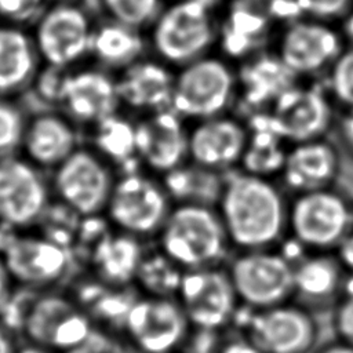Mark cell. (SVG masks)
<instances>
[{"label":"cell","mask_w":353,"mask_h":353,"mask_svg":"<svg viewBox=\"0 0 353 353\" xmlns=\"http://www.w3.org/2000/svg\"><path fill=\"white\" fill-rule=\"evenodd\" d=\"M288 203L273 178L226 174L215 207L233 251L279 248L288 237Z\"/></svg>","instance_id":"cell-1"},{"label":"cell","mask_w":353,"mask_h":353,"mask_svg":"<svg viewBox=\"0 0 353 353\" xmlns=\"http://www.w3.org/2000/svg\"><path fill=\"white\" fill-rule=\"evenodd\" d=\"M154 245L183 272L226 265L233 247L215 205L175 203Z\"/></svg>","instance_id":"cell-2"},{"label":"cell","mask_w":353,"mask_h":353,"mask_svg":"<svg viewBox=\"0 0 353 353\" xmlns=\"http://www.w3.org/2000/svg\"><path fill=\"white\" fill-rule=\"evenodd\" d=\"M214 0H167L146 32L149 52L179 69L216 51L219 25Z\"/></svg>","instance_id":"cell-3"},{"label":"cell","mask_w":353,"mask_h":353,"mask_svg":"<svg viewBox=\"0 0 353 353\" xmlns=\"http://www.w3.org/2000/svg\"><path fill=\"white\" fill-rule=\"evenodd\" d=\"M239 102L237 63L214 51L179 69L171 109L194 123L233 112Z\"/></svg>","instance_id":"cell-4"},{"label":"cell","mask_w":353,"mask_h":353,"mask_svg":"<svg viewBox=\"0 0 353 353\" xmlns=\"http://www.w3.org/2000/svg\"><path fill=\"white\" fill-rule=\"evenodd\" d=\"M98 18L85 0L50 1L29 28L43 65L68 70L90 62Z\"/></svg>","instance_id":"cell-5"},{"label":"cell","mask_w":353,"mask_h":353,"mask_svg":"<svg viewBox=\"0 0 353 353\" xmlns=\"http://www.w3.org/2000/svg\"><path fill=\"white\" fill-rule=\"evenodd\" d=\"M0 255L17 287L58 288L74 265V251L39 228L11 230L0 226Z\"/></svg>","instance_id":"cell-6"},{"label":"cell","mask_w":353,"mask_h":353,"mask_svg":"<svg viewBox=\"0 0 353 353\" xmlns=\"http://www.w3.org/2000/svg\"><path fill=\"white\" fill-rule=\"evenodd\" d=\"M172 205L163 181L138 168L117 175L103 218L117 232L154 243Z\"/></svg>","instance_id":"cell-7"},{"label":"cell","mask_w":353,"mask_h":353,"mask_svg":"<svg viewBox=\"0 0 353 353\" xmlns=\"http://www.w3.org/2000/svg\"><path fill=\"white\" fill-rule=\"evenodd\" d=\"M97 331L88 313L70 292L52 288L34 292L19 335L57 353H72L92 341Z\"/></svg>","instance_id":"cell-8"},{"label":"cell","mask_w":353,"mask_h":353,"mask_svg":"<svg viewBox=\"0 0 353 353\" xmlns=\"http://www.w3.org/2000/svg\"><path fill=\"white\" fill-rule=\"evenodd\" d=\"M352 200L338 188L292 194L288 239L303 252H331L352 230Z\"/></svg>","instance_id":"cell-9"},{"label":"cell","mask_w":353,"mask_h":353,"mask_svg":"<svg viewBox=\"0 0 353 353\" xmlns=\"http://www.w3.org/2000/svg\"><path fill=\"white\" fill-rule=\"evenodd\" d=\"M117 175L87 143L79 146L48 174L54 201L80 219L103 216Z\"/></svg>","instance_id":"cell-10"},{"label":"cell","mask_w":353,"mask_h":353,"mask_svg":"<svg viewBox=\"0 0 353 353\" xmlns=\"http://www.w3.org/2000/svg\"><path fill=\"white\" fill-rule=\"evenodd\" d=\"M241 306L265 309L294 296V261L280 248L234 251L226 262Z\"/></svg>","instance_id":"cell-11"},{"label":"cell","mask_w":353,"mask_h":353,"mask_svg":"<svg viewBox=\"0 0 353 353\" xmlns=\"http://www.w3.org/2000/svg\"><path fill=\"white\" fill-rule=\"evenodd\" d=\"M192 332L193 327L176 298L138 292L120 334L135 353H175L185 349Z\"/></svg>","instance_id":"cell-12"},{"label":"cell","mask_w":353,"mask_h":353,"mask_svg":"<svg viewBox=\"0 0 353 353\" xmlns=\"http://www.w3.org/2000/svg\"><path fill=\"white\" fill-rule=\"evenodd\" d=\"M345 48L336 23L299 15L280 28L273 51L296 79L314 80L328 73Z\"/></svg>","instance_id":"cell-13"},{"label":"cell","mask_w":353,"mask_h":353,"mask_svg":"<svg viewBox=\"0 0 353 353\" xmlns=\"http://www.w3.org/2000/svg\"><path fill=\"white\" fill-rule=\"evenodd\" d=\"M245 317H236L240 332L262 353H313L319 339L314 312L288 301L265 309L244 307Z\"/></svg>","instance_id":"cell-14"},{"label":"cell","mask_w":353,"mask_h":353,"mask_svg":"<svg viewBox=\"0 0 353 353\" xmlns=\"http://www.w3.org/2000/svg\"><path fill=\"white\" fill-rule=\"evenodd\" d=\"M54 203L50 176L21 154L0 160V226L37 229Z\"/></svg>","instance_id":"cell-15"},{"label":"cell","mask_w":353,"mask_h":353,"mask_svg":"<svg viewBox=\"0 0 353 353\" xmlns=\"http://www.w3.org/2000/svg\"><path fill=\"white\" fill-rule=\"evenodd\" d=\"M336 103L327 85L298 80L269 108L273 128L291 145L325 138L336 124Z\"/></svg>","instance_id":"cell-16"},{"label":"cell","mask_w":353,"mask_h":353,"mask_svg":"<svg viewBox=\"0 0 353 353\" xmlns=\"http://www.w3.org/2000/svg\"><path fill=\"white\" fill-rule=\"evenodd\" d=\"M175 298L193 330L200 331L226 330L241 307L226 265L183 272Z\"/></svg>","instance_id":"cell-17"},{"label":"cell","mask_w":353,"mask_h":353,"mask_svg":"<svg viewBox=\"0 0 353 353\" xmlns=\"http://www.w3.org/2000/svg\"><path fill=\"white\" fill-rule=\"evenodd\" d=\"M55 109L84 132L99 120L121 110L116 74L92 62L65 70Z\"/></svg>","instance_id":"cell-18"},{"label":"cell","mask_w":353,"mask_h":353,"mask_svg":"<svg viewBox=\"0 0 353 353\" xmlns=\"http://www.w3.org/2000/svg\"><path fill=\"white\" fill-rule=\"evenodd\" d=\"M250 138L244 116L234 112L189 124V161L226 175L240 168Z\"/></svg>","instance_id":"cell-19"},{"label":"cell","mask_w":353,"mask_h":353,"mask_svg":"<svg viewBox=\"0 0 353 353\" xmlns=\"http://www.w3.org/2000/svg\"><path fill=\"white\" fill-rule=\"evenodd\" d=\"M189 124L172 109L135 117L137 157L141 168L161 178L186 164Z\"/></svg>","instance_id":"cell-20"},{"label":"cell","mask_w":353,"mask_h":353,"mask_svg":"<svg viewBox=\"0 0 353 353\" xmlns=\"http://www.w3.org/2000/svg\"><path fill=\"white\" fill-rule=\"evenodd\" d=\"M84 143V132L65 113L46 108L29 113L19 154L50 174Z\"/></svg>","instance_id":"cell-21"},{"label":"cell","mask_w":353,"mask_h":353,"mask_svg":"<svg viewBox=\"0 0 353 353\" xmlns=\"http://www.w3.org/2000/svg\"><path fill=\"white\" fill-rule=\"evenodd\" d=\"M116 84L121 110L141 117L171 109L175 69L148 54L117 73Z\"/></svg>","instance_id":"cell-22"},{"label":"cell","mask_w":353,"mask_h":353,"mask_svg":"<svg viewBox=\"0 0 353 353\" xmlns=\"http://www.w3.org/2000/svg\"><path fill=\"white\" fill-rule=\"evenodd\" d=\"M150 244L108 225L85 248L88 274L109 287H134L139 265Z\"/></svg>","instance_id":"cell-23"},{"label":"cell","mask_w":353,"mask_h":353,"mask_svg":"<svg viewBox=\"0 0 353 353\" xmlns=\"http://www.w3.org/2000/svg\"><path fill=\"white\" fill-rule=\"evenodd\" d=\"M341 168V150L325 137L291 143L280 179L292 194H298L335 186Z\"/></svg>","instance_id":"cell-24"},{"label":"cell","mask_w":353,"mask_h":353,"mask_svg":"<svg viewBox=\"0 0 353 353\" xmlns=\"http://www.w3.org/2000/svg\"><path fill=\"white\" fill-rule=\"evenodd\" d=\"M346 277L334 251L303 252L294 261L292 301L312 312L332 309L345 294Z\"/></svg>","instance_id":"cell-25"},{"label":"cell","mask_w":353,"mask_h":353,"mask_svg":"<svg viewBox=\"0 0 353 353\" xmlns=\"http://www.w3.org/2000/svg\"><path fill=\"white\" fill-rule=\"evenodd\" d=\"M43 66L30 29L0 22V97L19 99Z\"/></svg>","instance_id":"cell-26"},{"label":"cell","mask_w":353,"mask_h":353,"mask_svg":"<svg viewBox=\"0 0 353 353\" xmlns=\"http://www.w3.org/2000/svg\"><path fill=\"white\" fill-rule=\"evenodd\" d=\"M239 103L251 113L268 112L296 79L274 51H259L237 63Z\"/></svg>","instance_id":"cell-27"},{"label":"cell","mask_w":353,"mask_h":353,"mask_svg":"<svg viewBox=\"0 0 353 353\" xmlns=\"http://www.w3.org/2000/svg\"><path fill=\"white\" fill-rule=\"evenodd\" d=\"M149 52L146 33L110 19L98 18L90 50V62L120 73Z\"/></svg>","instance_id":"cell-28"},{"label":"cell","mask_w":353,"mask_h":353,"mask_svg":"<svg viewBox=\"0 0 353 353\" xmlns=\"http://www.w3.org/2000/svg\"><path fill=\"white\" fill-rule=\"evenodd\" d=\"M84 143L103 157L117 174L141 168L137 157L135 117L123 110L85 130Z\"/></svg>","instance_id":"cell-29"},{"label":"cell","mask_w":353,"mask_h":353,"mask_svg":"<svg viewBox=\"0 0 353 353\" xmlns=\"http://www.w3.org/2000/svg\"><path fill=\"white\" fill-rule=\"evenodd\" d=\"M245 120L250 138L239 170L266 178L280 176L290 143L273 128L266 112L252 113Z\"/></svg>","instance_id":"cell-30"},{"label":"cell","mask_w":353,"mask_h":353,"mask_svg":"<svg viewBox=\"0 0 353 353\" xmlns=\"http://www.w3.org/2000/svg\"><path fill=\"white\" fill-rule=\"evenodd\" d=\"M225 175L201 168L190 161L161 176L172 203L216 205Z\"/></svg>","instance_id":"cell-31"},{"label":"cell","mask_w":353,"mask_h":353,"mask_svg":"<svg viewBox=\"0 0 353 353\" xmlns=\"http://www.w3.org/2000/svg\"><path fill=\"white\" fill-rule=\"evenodd\" d=\"M183 270L152 243L139 265L134 288L139 294L176 296Z\"/></svg>","instance_id":"cell-32"},{"label":"cell","mask_w":353,"mask_h":353,"mask_svg":"<svg viewBox=\"0 0 353 353\" xmlns=\"http://www.w3.org/2000/svg\"><path fill=\"white\" fill-rule=\"evenodd\" d=\"M167 0H91L99 18L148 32Z\"/></svg>","instance_id":"cell-33"},{"label":"cell","mask_w":353,"mask_h":353,"mask_svg":"<svg viewBox=\"0 0 353 353\" xmlns=\"http://www.w3.org/2000/svg\"><path fill=\"white\" fill-rule=\"evenodd\" d=\"M28 117L19 99L0 97V160L19 154Z\"/></svg>","instance_id":"cell-34"},{"label":"cell","mask_w":353,"mask_h":353,"mask_svg":"<svg viewBox=\"0 0 353 353\" xmlns=\"http://www.w3.org/2000/svg\"><path fill=\"white\" fill-rule=\"evenodd\" d=\"M327 88L341 110L353 109V46H346L325 74Z\"/></svg>","instance_id":"cell-35"},{"label":"cell","mask_w":353,"mask_h":353,"mask_svg":"<svg viewBox=\"0 0 353 353\" xmlns=\"http://www.w3.org/2000/svg\"><path fill=\"white\" fill-rule=\"evenodd\" d=\"M47 4V0H0V22L30 28Z\"/></svg>","instance_id":"cell-36"},{"label":"cell","mask_w":353,"mask_h":353,"mask_svg":"<svg viewBox=\"0 0 353 353\" xmlns=\"http://www.w3.org/2000/svg\"><path fill=\"white\" fill-rule=\"evenodd\" d=\"M299 15L338 23L352 8L353 0H294Z\"/></svg>","instance_id":"cell-37"},{"label":"cell","mask_w":353,"mask_h":353,"mask_svg":"<svg viewBox=\"0 0 353 353\" xmlns=\"http://www.w3.org/2000/svg\"><path fill=\"white\" fill-rule=\"evenodd\" d=\"M331 324L335 338L353 346V294L343 295L332 307Z\"/></svg>","instance_id":"cell-38"},{"label":"cell","mask_w":353,"mask_h":353,"mask_svg":"<svg viewBox=\"0 0 353 353\" xmlns=\"http://www.w3.org/2000/svg\"><path fill=\"white\" fill-rule=\"evenodd\" d=\"M334 130L336 131L342 149L353 159V109L341 110Z\"/></svg>","instance_id":"cell-39"},{"label":"cell","mask_w":353,"mask_h":353,"mask_svg":"<svg viewBox=\"0 0 353 353\" xmlns=\"http://www.w3.org/2000/svg\"><path fill=\"white\" fill-rule=\"evenodd\" d=\"M216 353H262L248 338L241 334L223 338Z\"/></svg>","instance_id":"cell-40"},{"label":"cell","mask_w":353,"mask_h":353,"mask_svg":"<svg viewBox=\"0 0 353 353\" xmlns=\"http://www.w3.org/2000/svg\"><path fill=\"white\" fill-rule=\"evenodd\" d=\"M334 254L342 265L343 270L347 274H353V230H350L342 239V241L334 250Z\"/></svg>","instance_id":"cell-41"},{"label":"cell","mask_w":353,"mask_h":353,"mask_svg":"<svg viewBox=\"0 0 353 353\" xmlns=\"http://www.w3.org/2000/svg\"><path fill=\"white\" fill-rule=\"evenodd\" d=\"M14 288H15V284H14L12 279L10 277V273H8V270L4 265V261L0 255V309L8 299V296L14 291Z\"/></svg>","instance_id":"cell-42"},{"label":"cell","mask_w":353,"mask_h":353,"mask_svg":"<svg viewBox=\"0 0 353 353\" xmlns=\"http://www.w3.org/2000/svg\"><path fill=\"white\" fill-rule=\"evenodd\" d=\"M18 346L17 335L0 323V353H17Z\"/></svg>","instance_id":"cell-43"},{"label":"cell","mask_w":353,"mask_h":353,"mask_svg":"<svg viewBox=\"0 0 353 353\" xmlns=\"http://www.w3.org/2000/svg\"><path fill=\"white\" fill-rule=\"evenodd\" d=\"M313 353H353V346L335 338L317 347Z\"/></svg>","instance_id":"cell-44"},{"label":"cell","mask_w":353,"mask_h":353,"mask_svg":"<svg viewBox=\"0 0 353 353\" xmlns=\"http://www.w3.org/2000/svg\"><path fill=\"white\" fill-rule=\"evenodd\" d=\"M336 25L346 41V46H353V8Z\"/></svg>","instance_id":"cell-45"},{"label":"cell","mask_w":353,"mask_h":353,"mask_svg":"<svg viewBox=\"0 0 353 353\" xmlns=\"http://www.w3.org/2000/svg\"><path fill=\"white\" fill-rule=\"evenodd\" d=\"M17 353H57V352H54L52 349L46 347V346H43V345L23 341V343L18 346Z\"/></svg>","instance_id":"cell-46"},{"label":"cell","mask_w":353,"mask_h":353,"mask_svg":"<svg viewBox=\"0 0 353 353\" xmlns=\"http://www.w3.org/2000/svg\"><path fill=\"white\" fill-rule=\"evenodd\" d=\"M72 353H114V352L110 349H105L103 346H94V345H91V341H90L85 346H83L79 350L72 352Z\"/></svg>","instance_id":"cell-47"},{"label":"cell","mask_w":353,"mask_h":353,"mask_svg":"<svg viewBox=\"0 0 353 353\" xmlns=\"http://www.w3.org/2000/svg\"><path fill=\"white\" fill-rule=\"evenodd\" d=\"M352 230H353V200H352Z\"/></svg>","instance_id":"cell-48"},{"label":"cell","mask_w":353,"mask_h":353,"mask_svg":"<svg viewBox=\"0 0 353 353\" xmlns=\"http://www.w3.org/2000/svg\"><path fill=\"white\" fill-rule=\"evenodd\" d=\"M47 1L50 3V1H59V0H47ZM85 1H87V3H90V0H85Z\"/></svg>","instance_id":"cell-49"},{"label":"cell","mask_w":353,"mask_h":353,"mask_svg":"<svg viewBox=\"0 0 353 353\" xmlns=\"http://www.w3.org/2000/svg\"><path fill=\"white\" fill-rule=\"evenodd\" d=\"M175 353H185V352H183V350H181V352H175Z\"/></svg>","instance_id":"cell-50"},{"label":"cell","mask_w":353,"mask_h":353,"mask_svg":"<svg viewBox=\"0 0 353 353\" xmlns=\"http://www.w3.org/2000/svg\"><path fill=\"white\" fill-rule=\"evenodd\" d=\"M214 1H218V0H214Z\"/></svg>","instance_id":"cell-51"}]
</instances>
